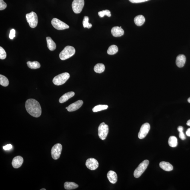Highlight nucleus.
I'll return each mask as SVG.
<instances>
[{"label":"nucleus","mask_w":190,"mask_h":190,"mask_svg":"<svg viewBox=\"0 0 190 190\" xmlns=\"http://www.w3.org/2000/svg\"><path fill=\"white\" fill-rule=\"evenodd\" d=\"M25 108L28 113L32 116L38 118L40 116L42 109L40 105L36 100L30 99L25 103Z\"/></svg>","instance_id":"f257e3e1"},{"label":"nucleus","mask_w":190,"mask_h":190,"mask_svg":"<svg viewBox=\"0 0 190 190\" xmlns=\"http://www.w3.org/2000/svg\"><path fill=\"white\" fill-rule=\"evenodd\" d=\"M75 53V48L71 46H67L60 53L59 57L62 60H65L72 57Z\"/></svg>","instance_id":"f03ea898"},{"label":"nucleus","mask_w":190,"mask_h":190,"mask_svg":"<svg viewBox=\"0 0 190 190\" xmlns=\"http://www.w3.org/2000/svg\"><path fill=\"white\" fill-rule=\"evenodd\" d=\"M70 77L69 74L67 72L63 73L56 76L53 80L54 84L60 86L63 84Z\"/></svg>","instance_id":"7ed1b4c3"},{"label":"nucleus","mask_w":190,"mask_h":190,"mask_svg":"<svg viewBox=\"0 0 190 190\" xmlns=\"http://www.w3.org/2000/svg\"><path fill=\"white\" fill-rule=\"evenodd\" d=\"M149 164V161L148 160H145L139 164L134 172V176L136 178H138L145 171Z\"/></svg>","instance_id":"20e7f679"},{"label":"nucleus","mask_w":190,"mask_h":190,"mask_svg":"<svg viewBox=\"0 0 190 190\" xmlns=\"http://www.w3.org/2000/svg\"><path fill=\"white\" fill-rule=\"evenodd\" d=\"M26 17L30 27L34 28L37 27L38 19L37 16L35 12L32 11L31 13L27 14L26 15Z\"/></svg>","instance_id":"39448f33"},{"label":"nucleus","mask_w":190,"mask_h":190,"mask_svg":"<svg viewBox=\"0 0 190 190\" xmlns=\"http://www.w3.org/2000/svg\"><path fill=\"white\" fill-rule=\"evenodd\" d=\"M98 136L100 139L104 140L107 138L109 131L108 125L106 124L105 123L100 124L98 129Z\"/></svg>","instance_id":"423d86ee"},{"label":"nucleus","mask_w":190,"mask_h":190,"mask_svg":"<svg viewBox=\"0 0 190 190\" xmlns=\"http://www.w3.org/2000/svg\"><path fill=\"white\" fill-rule=\"evenodd\" d=\"M63 147L61 144L57 143L52 148L51 150V157L55 160L58 159L60 156Z\"/></svg>","instance_id":"0eeeda50"},{"label":"nucleus","mask_w":190,"mask_h":190,"mask_svg":"<svg viewBox=\"0 0 190 190\" xmlns=\"http://www.w3.org/2000/svg\"><path fill=\"white\" fill-rule=\"evenodd\" d=\"M51 23L53 27L58 30H65L69 29V28L66 24L57 18H54L52 20Z\"/></svg>","instance_id":"6e6552de"},{"label":"nucleus","mask_w":190,"mask_h":190,"mask_svg":"<svg viewBox=\"0 0 190 190\" xmlns=\"http://www.w3.org/2000/svg\"><path fill=\"white\" fill-rule=\"evenodd\" d=\"M84 0H74L72 4V7L73 11L75 13H81L84 6Z\"/></svg>","instance_id":"1a4fd4ad"},{"label":"nucleus","mask_w":190,"mask_h":190,"mask_svg":"<svg viewBox=\"0 0 190 190\" xmlns=\"http://www.w3.org/2000/svg\"><path fill=\"white\" fill-rule=\"evenodd\" d=\"M150 129H151V127L148 123H145L142 125L138 134V137L139 139H143L146 136L149 131Z\"/></svg>","instance_id":"9d476101"},{"label":"nucleus","mask_w":190,"mask_h":190,"mask_svg":"<svg viewBox=\"0 0 190 190\" xmlns=\"http://www.w3.org/2000/svg\"><path fill=\"white\" fill-rule=\"evenodd\" d=\"M86 165L88 169L93 171L98 167L99 163L95 159L92 158H89L86 161Z\"/></svg>","instance_id":"9b49d317"},{"label":"nucleus","mask_w":190,"mask_h":190,"mask_svg":"<svg viewBox=\"0 0 190 190\" xmlns=\"http://www.w3.org/2000/svg\"><path fill=\"white\" fill-rule=\"evenodd\" d=\"M83 104L82 100H79L75 102L72 104L67 107V110L69 112H73L77 110L81 107Z\"/></svg>","instance_id":"f8f14e48"},{"label":"nucleus","mask_w":190,"mask_h":190,"mask_svg":"<svg viewBox=\"0 0 190 190\" xmlns=\"http://www.w3.org/2000/svg\"><path fill=\"white\" fill-rule=\"evenodd\" d=\"M23 158L21 156H17L13 158L12 161V165L15 168L17 169L20 167L23 162Z\"/></svg>","instance_id":"ddd939ff"},{"label":"nucleus","mask_w":190,"mask_h":190,"mask_svg":"<svg viewBox=\"0 0 190 190\" xmlns=\"http://www.w3.org/2000/svg\"><path fill=\"white\" fill-rule=\"evenodd\" d=\"M112 34L115 37H119L124 34V30L121 27H115L112 29L111 31Z\"/></svg>","instance_id":"4468645a"},{"label":"nucleus","mask_w":190,"mask_h":190,"mask_svg":"<svg viewBox=\"0 0 190 190\" xmlns=\"http://www.w3.org/2000/svg\"><path fill=\"white\" fill-rule=\"evenodd\" d=\"M186 61V57L183 55H179L177 56L176 59V65L178 67L182 68L185 65Z\"/></svg>","instance_id":"2eb2a0df"},{"label":"nucleus","mask_w":190,"mask_h":190,"mask_svg":"<svg viewBox=\"0 0 190 190\" xmlns=\"http://www.w3.org/2000/svg\"><path fill=\"white\" fill-rule=\"evenodd\" d=\"M107 177L111 183L115 184L117 183L118 177L115 172L112 171H109L107 174Z\"/></svg>","instance_id":"dca6fc26"},{"label":"nucleus","mask_w":190,"mask_h":190,"mask_svg":"<svg viewBox=\"0 0 190 190\" xmlns=\"http://www.w3.org/2000/svg\"><path fill=\"white\" fill-rule=\"evenodd\" d=\"M75 95V93L73 92H69L63 95L59 100V102L63 103L67 101Z\"/></svg>","instance_id":"f3484780"},{"label":"nucleus","mask_w":190,"mask_h":190,"mask_svg":"<svg viewBox=\"0 0 190 190\" xmlns=\"http://www.w3.org/2000/svg\"><path fill=\"white\" fill-rule=\"evenodd\" d=\"M159 167L164 171H170L173 169V165L168 162L162 161L159 163Z\"/></svg>","instance_id":"a211bd4d"},{"label":"nucleus","mask_w":190,"mask_h":190,"mask_svg":"<svg viewBox=\"0 0 190 190\" xmlns=\"http://www.w3.org/2000/svg\"><path fill=\"white\" fill-rule=\"evenodd\" d=\"M134 22L136 25L138 26H141L145 22V19L143 16L139 15L136 16L134 19Z\"/></svg>","instance_id":"6ab92c4d"},{"label":"nucleus","mask_w":190,"mask_h":190,"mask_svg":"<svg viewBox=\"0 0 190 190\" xmlns=\"http://www.w3.org/2000/svg\"><path fill=\"white\" fill-rule=\"evenodd\" d=\"M47 43V47L51 51H53L56 48V45L55 42L51 39V37H48L46 38Z\"/></svg>","instance_id":"aec40b11"},{"label":"nucleus","mask_w":190,"mask_h":190,"mask_svg":"<svg viewBox=\"0 0 190 190\" xmlns=\"http://www.w3.org/2000/svg\"><path fill=\"white\" fill-rule=\"evenodd\" d=\"M78 185L73 182H66L64 184V188L66 190H73L78 187Z\"/></svg>","instance_id":"412c9836"},{"label":"nucleus","mask_w":190,"mask_h":190,"mask_svg":"<svg viewBox=\"0 0 190 190\" xmlns=\"http://www.w3.org/2000/svg\"><path fill=\"white\" fill-rule=\"evenodd\" d=\"M105 66L102 63H98L96 65L94 68V71L96 73H101L104 71Z\"/></svg>","instance_id":"4be33fe9"},{"label":"nucleus","mask_w":190,"mask_h":190,"mask_svg":"<svg viewBox=\"0 0 190 190\" xmlns=\"http://www.w3.org/2000/svg\"><path fill=\"white\" fill-rule=\"evenodd\" d=\"M27 64L30 69H39L41 67L40 64L39 62L37 61L31 62L28 61L27 63Z\"/></svg>","instance_id":"5701e85b"},{"label":"nucleus","mask_w":190,"mask_h":190,"mask_svg":"<svg viewBox=\"0 0 190 190\" xmlns=\"http://www.w3.org/2000/svg\"><path fill=\"white\" fill-rule=\"evenodd\" d=\"M168 144L170 147L174 148L177 147L178 145L177 139L174 136H171L168 140Z\"/></svg>","instance_id":"b1692460"},{"label":"nucleus","mask_w":190,"mask_h":190,"mask_svg":"<svg viewBox=\"0 0 190 190\" xmlns=\"http://www.w3.org/2000/svg\"><path fill=\"white\" fill-rule=\"evenodd\" d=\"M118 48L117 45H111L107 50V53L110 55H113L117 53L118 51Z\"/></svg>","instance_id":"393cba45"},{"label":"nucleus","mask_w":190,"mask_h":190,"mask_svg":"<svg viewBox=\"0 0 190 190\" xmlns=\"http://www.w3.org/2000/svg\"><path fill=\"white\" fill-rule=\"evenodd\" d=\"M108 108V106L106 105H99L96 106L92 109L94 113H96L107 109Z\"/></svg>","instance_id":"a878e982"},{"label":"nucleus","mask_w":190,"mask_h":190,"mask_svg":"<svg viewBox=\"0 0 190 190\" xmlns=\"http://www.w3.org/2000/svg\"><path fill=\"white\" fill-rule=\"evenodd\" d=\"M0 84L4 87H7L9 84V81L5 76L0 75Z\"/></svg>","instance_id":"bb28decb"},{"label":"nucleus","mask_w":190,"mask_h":190,"mask_svg":"<svg viewBox=\"0 0 190 190\" xmlns=\"http://www.w3.org/2000/svg\"><path fill=\"white\" fill-rule=\"evenodd\" d=\"M89 18L86 16L84 17L83 21V25L84 28H87L88 29L92 27V25L89 22Z\"/></svg>","instance_id":"cd10ccee"},{"label":"nucleus","mask_w":190,"mask_h":190,"mask_svg":"<svg viewBox=\"0 0 190 190\" xmlns=\"http://www.w3.org/2000/svg\"><path fill=\"white\" fill-rule=\"evenodd\" d=\"M98 15L100 17L102 18L105 16H107L108 17L111 16V12L109 10H105L99 11L98 12Z\"/></svg>","instance_id":"c85d7f7f"},{"label":"nucleus","mask_w":190,"mask_h":190,"mask_svg":"<svg viewBox=\"0 0 190 190\" xmlns=\"http://www.w3.org/2000/svg\"><path fill=\"white\" fill-rule=\"evenodd\" d=\"M7 57V53L2 47H0V59H5Z\"/></svg>","instance_id":"c756f323"},{"label":"nucleus","mask_w":190,"mask_h":190,"mask_svg":"<svg viewBox=\"0 0 190 190\" xmlns=\"http://www.w3.org/2000/svg\"><path fill=\"white\" fill-rule=\"evenodd\" d=\"M7 7V4L3 0H0V10H3Z\"/></svg>","instance_id":"7c9ffc66"},{"label":"nucleus","mask_w":190,"mask_h":190,"mask_svg":"<svg viewBox=\"0 0 190 190\" xmlns=\"http://www.w3.org/2000/svg\"><path fill=\"white\" fill-rule=\"evenodd\" d=\"M15 33L16 31L14 29H12L10 31V34H9V38L10 39H13L15 37Z\"/></svg>","instance_id":"2f4dec72"},{"label":"nucleus","mask_w":190,"mask_h":190,"mask_svg":"<svg viewBox=\"0 0 190 190\" xmlns=\"http://www.w3.org/2000/svg\"><path fill=\"white\" fill-rule=\"evenodd\" d=\"M129 1L132 3H138L144 2L148 1L149 0H129Z\"/></svg>","instance_id":"473e14b6"},{"label":"nucleus","mask_w":190,"mask_h":190,"mask_svg":"<svg viewBox=\"0 0 190 190\" xmlns=\"http://www.w3.org/2000/svg\"><path fill=\"white\" fill-rule=\"evenodd\" d=\"M179 137L182 140H184L186 139L185 134L183 132H180L179 133Z\"/></svg>","instance_id":"72a5a7b5"},{"label":"nucleus","mask_w":190,"mask_h":190,"mask_svg":"<svg viewBox=\"0 0 190 190\" xmlns=\"http://www.w3.org/2000/svg\"><path fill=\"white\" fill-rule=\"evenodd\" d=\"M13 148V146L11 144H9V145H7L3 147V148L4 150H5V151H7V150H9L12 149Z\"/></svg>","instance_id":"f704fd0d"},{"label":"nucleus","mask_w":190,"mask_h":190,"mask_svg":"<svg viewBox=\"0 0 190 190\" xmlns=\"http://www.w3.org/2000/svg\"><path fill=\"white\" fill-rule=\"evenodd\" d=\"M183 127L182 126H179L177 128L178 131L180 133V132H183Z\"/></svg>","instance_id":"c9c22d12"},{"label":"nucleus","mask_w":190,"mask_h":190,"mask_svg":"<svg viewBox=\"0 0 190 190\" xmlns=\"http://www.w3.org/2000/svg\"><path fill=\"white\" fill-rule=\"evenodd\" d=\"M186 134L188 136L190 137V128L188 129L186 132Z\"/></svg>","instance_id":"e433bc0d"},{"label":"nucleus","mask_w":190,"mask_h":190,"mask_svg":"<svg viewBox=\"0 0 190 190\" xmlns=\"http://www.w3.org/2000/svg\"><path fill=\"white\" fill-rule=\"evenodd\" d=\"M187 125L188 126H190V119L187 122Z\"/></svg>","instance_id":"4c0bfd02"},{"label":"nucleus","mask_w":190,"mask_h":190,"mask_svg":"<svg viewBox=\"0 0 190 190\" xmlns=\"http://www.w3.org/2000/svg\"><path fill=\"white\" fill-rule=\"evenodd\" d=\"M188 102L190 103V97L189 98V99H188Z\"/></svg>","instance_id":"58836bf2"},{"label":"nucleus","mask_w":190,"mask_h":190,"mask_svg":"<svg viewBox=\"0 0 190 190\" xmlns=\"http://www.w3.org/2000/svg\"><path fill=\"white\" fill-rule=\"evenodd\" d=\"M40 190H46V189H41Z\"/></svg>","instance_id":"ea45409f"}]
</instances>
